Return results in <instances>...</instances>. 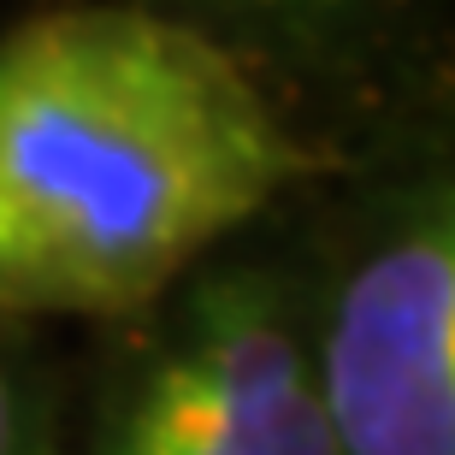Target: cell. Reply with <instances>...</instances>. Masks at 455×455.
I'll return each mask as SVG.
<instances>
[{
    "mask_svg": "<svg viewBox=\"0 0 455 455\" xmlns=\"http://www.w3.org/2000/svg\"><path fill=\"white\" fill-rule=\"evenodd\" d=\"M302 166L267 89L184 18H24L0 36V307H148Z\"/></svg>",
    "mask_w": 455,
    "mask_h": 455,
    "instance_id": "6da1fadb",
    "label": "cell"
},
{
    "mask_svg": "<svg viewBox=\"0 0 455 455\" xmlns=\"http://www.w3.org/2000/svg\"><path fill=\"white\" fill-rule=\"evenodd\" d=\"M314 385L338 455H455V225L443 202L349 272Z\"/></svg>",
    "mask_w": 455,
    "mask_h": 455,
    "instance_id": "7a4b0ae2",
    "label": "cell"
},
{
    "mask_svg": "<svg viewBox=\"0 0 455 455\" xmlns=\"http://www.w3.org/2000/svg\"><path fill=\"white\" fill-rule=\"evenodd\" d=\"M107 455H338V443L296 325L254 278H225L136 385Z\"/></svg>",
    "mask_w": 455,
    "mask_h": 455,
    "instance_id": "3957f363",
    "label": "cell"
},
{
    "mask_svg": "<svg viewBox=\"0 0 455 455\" xmlns=\"http://www.w3.org/2000/svg\"><path fill=\"white\" fill-rule=\"evenodd\" d=\"M24 450V396H18V379L0 367V455Z\"/></svg>",
    "mask_w": 455,
    "mask_h": 455,
    "instance_id": "277c9868",
    "label": "cell"
}]
</instances>
